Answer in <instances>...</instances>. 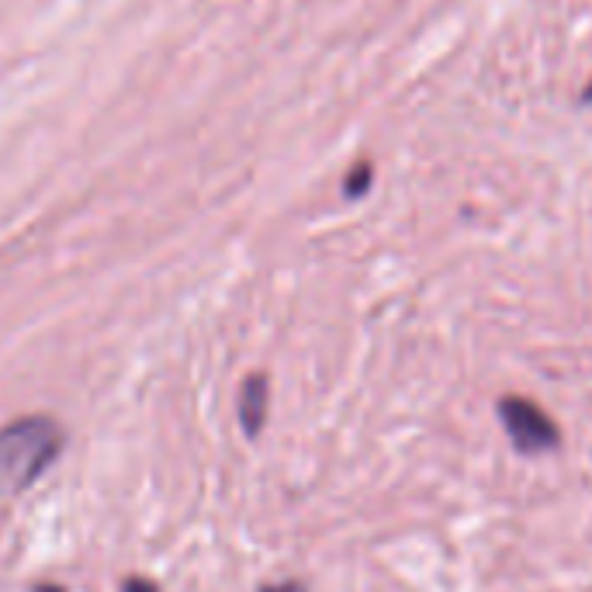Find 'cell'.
Here are the masks:
<instances>
[{"instance_id":"277c9868","label":"cell","mask_w":592,"mask_h":592,"mask_svg":"<svg viewBox=\"0 0 592 592\" xmlns=\"http://www.w3.org/2000/svg\"><path fill=\"white\" fill-rule=\"evenodd\" d=\"M371 181H374V166L371 163H357L350 177L344 181V195L347 198H364L371 191Z\"/></svg>"},{"instance_id":"ba28073f","label":"cell","mask_w":592,"mask_h":592,"mask_svg":"<svg viewBox=\"0 0 592 592\" xmlns=\"http://www.w3.org/2000/svg\"><path fill=\"white\" fill-rule=\"evenodd\" d=\"M35 592H62V589H59V585H38Z\"/></svg>"},{"instance_id":"7a4b0ae2","label":"cell","mask_w":592,"mask_h":592,"mask_svg":"<svg viewBox=\"0 0 592 592\" xmlns=\"http://www.w3.org/2000/svg\"><path fill=\"white\" fill-rule=\"evenodd\" d=\"M496 413H499L506 437H510V443L520 454L534 457V454H552L561 448V427L555 422L552 413L537 406L534 398L513 395V392L499 395Z\"/></svg>"},{"instance_id":"5b68a950","label":"cell","mask_w":592,"mask_h":592,"mask_svg":"<svg viewBox=\"0 0 592 592\" xmlns=\"http://www.w3.org/2000/svg\"><path fill=\"white\" fill-rule=\"evenodd\" d=\"M260 592H305L302 582H278V585H264Z\"/></svg>"},{"instance_id":"52a82bcc","label":"cell","mask_w":592,"mask_h":592,"mask_svg":"<svg viewBox=\"0 0 592 592\" xmlns=\"http://www.w3.org/2000/svg\"><path fill=\"white\" fill-rule=\"evenodd\" d=\"M582 104H592V80L585 83V91H582Z\"/></svg>"},{"instance_id":"6da1fadb","label":"cell","mask_w":592,"mask_h":592,"mask_svg":"<svg viewBox=\"0 0 592 592\" xmlns=\"http://www.w3.org/2000/svg\"><path fill=\"white\" fill-rule=\"evenodd\" d=\"M62 451V427L49 416H21L0 430V496H18L46 475Z\"/></svg>"},{"instance_id":"8992f818","label":"cell","mask_w":592,"mask_h":592,"mask_svg":"<svg viewBox=\"0 0 592 592\" xmlns=\"http://www.w3.org/2000/svg\"><path fill=\"white\" fill-rule=\"evenodd\" d=\"M125 592H156V585L146 582V579H129L125 582Z\"/></svg>"},{"instance_id":"3957f363","label":"cell","mask_w":592,"mask_h":592,"mask_svg":"<svg viewBox=\"0 0 592 592\" xmlns=\"http://www.w3.org/2000/svg\"><path fill=\"white\" fill-rule=\"evenodd\" d=\"M267 398H270V382L267 374H249L240 388V422L246 437H257L267 419Z\"/></svg>"}]
</instances>
